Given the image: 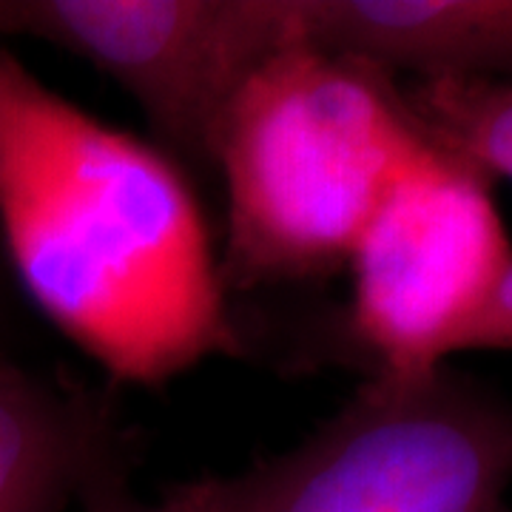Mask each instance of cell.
<instances>
[{
  "instance_id": "1",
  "label": "cell",
  "mask_w": 512,
  "mask_h": 512,
  "mask_svg": "<svg viewBox=\"0 0 512 512\" xmlns=\"http://www.w3.org/2000/svg\"><path fill=\"white\" fill-rule=\"evenodd\" d=\"M0 254L114 382L157 387L242 350L183 165L74 106L3 46Z\"/></svg>"
},
{
  "instance_id": "2",
  "label": "cell",
  "mask_w": 512,
  "mask_h": 512,
  "mask_svg": "<svg viewBox=\"0 0 512 512\" xmlns=\"http://www.w3.org/2000/svg\"><path fill=\"white\" fill-rule=\"evenodd\" d=\"M433 140L396 77L296 40L239 89L222 117L228 291L293 285L348 268L384 194Z\"/></svg>"
},
{
  "instance_id": "3",
  "label": "cell",
  "mask_w": 512,
  "mask_h": 512,
  "mask_svg": "<svg viewBox=\"0 0 512 512\" xmlns=\"http://www.w3.org/2000/svg\"><path fill=\"white\" fill-rule=\"evenodd\" d=\"M512 404L444 365L370 376L296 447L231 476L174 484L160 512H501Z\"/></svg>"
},
{
  "instance_id": "4",
  "label": "cell",
  "mask_w": 512,
  "mask_h": 512,
  "mask_svg": "<svg viewBox=\"0 0 512 512\" xmlns=\"http://www.w3.org/2000/svg\"><path fill=\"white\" fill-rule=\"evenodd\" d=\"M348 268V333L370 376L444 367L512 268L493 180L433 143L384 194Z\"/></svg>"
},
{
  "instance_id": "5",
  "label": "cell",
  "mask_w": 512,
  "mask_h": 512,
  "mask_svg": "<svg viewBox=\"0 0 512 512\" xmlns=\"http://www.w3.org/2000/svg\"><path fill=\"white\" fill-rule=\"evenodd\" d=\"M9 37L92 63L183 168H211L239 89L302 40L296 0H0V40Z\"/></svg>"
},
{
  "instance_id": "6",
  "label": "cell",
  "mask_w": 512,
  "mask_h": 512,
  "mask_svg": "<svg viewBox=\"0 0 512 512\" xmlns=\"http://www.w3.org/2000/svg\"><path fill=\"white\" fill-rule=\"evenodd\" d=\"M299 35L416 80L512 83V0H296Z\"/></svg>"
},
{
  "instance_id": "7",
  "label": "cell",
  "mask_w": 512,
  "mask_h": 512,
  "mask_svg": "<svg viewBox=\"0 0 512 512\" xmlns=\"http://www.w3.org/2000/svg\"><path fill=\"white\" fill-rule=\"evenodd\" d=\"M114 447L94 404L0 359V512H66Z\"/></svg>"
},
{
  "instance_id": "8",
  "label": "cell",
  "mask_w": 512,
  "mask_h": 512,
  "mask_svg": "<svg viewBox=\"0 0 512 512\" xmlns=\"http://www.w3.org/2000/svg\"><path fill=\"white\" fill-rule=\"evenodd\" d=\"M404 100L436 146L490 180H512V83L416 80Z\"/></svg>"
},
{
  "instance_id": "9",
  "label": "cell",
  "mask_w": 512,
  "mask_h": 512,
  "mask_svg": "<svg viewBox=\"0 0 512 512\" xmlns=\"http://www.w3.org/2000/svg\"><path fill=\"white\" fill-rule=\"evenodd\" d=\"M117 447L100 458L83 481V487L77 493L80 512H160L154 501H143L128 487L126 470H123Z\"/></svg>"
},
{
  "instance_id": "10",
  "label": "cell",
  "mask_w": 512,
  "mask_h": 512,
  "mask_svg": "<svg viewBox=\"0 0 512 512\" xmlns=\"http://www.w3.org/2000/svg\"><path fill=\"white\" fill-rule=\"evenodd\" d=\"M467 350H512V268L487 311L478 316L473 330L467 333L461 353Z\"/></svg>"
},
{
  "instance_id": "11",
  "label": "cell",
  "mask_w": 512,
  "mask_h": 512,
  "mask_svg": "<svg viewBox=\"0 0 512 512\" xmlns=\"http://www.w3.org/2000/svg\"><path fill=\"white\" fill-rule=\"evenodd\" d=\"M501 512H510V510H501Z\"/></svg>"
},
{
  "instance_id": "12",
  "label": "cell",
  "mask_w": 512,
  "mask_h": 512,
  "mask_svg": "<svg viewBox=\"0 0 512 512\" xmlns=\"http://www.w3.org/2000/svg\"><path fill=\"white\" fill-rule=\"evenodd\" d=\"M0 256H3V254H0Z\"/></svg>"
}]
</instances>
